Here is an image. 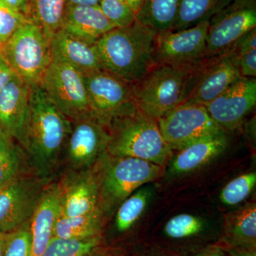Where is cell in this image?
Wrapping results in <instances>:
<instances>
[{"mask_svg":"<svg viewBox=\"0 0 256 256\" xmlns=\"http://www.w3.org/2000/svg\"><path fill=\"white\" fill-rule=\"evenodd\" d=\"M205 222L201 217L181 214L170 218L164 226V233L168 237L182 239L194 236L205 228Z\"/></svg>","mask_w":256,"mask_h":256,"instance_id":"obj_30","label":"cell"},{"mask_svg":"<svg viewBox=\"0 0 256 256\" xmlns=\"http://www.w3.org/2000/svg\"><path fill=\"white\" fill-rule=\"evenodd\" d=\"M154 194L153 186H143L120 204L114 218V225L118 232H126L137 223L146 212Z\"/></svg>","mask_w":256,"mask_h":256,"instance_id":"obj_26","label":"cell"},{"mask_svg":"<svg viewBox=\"0 0 256 256\" xmlns=\"http://www.w3.org/2000/svg\"><path fill=\"white\" fill-rule=\"evenodd\" d=\"M255 28L256 0H233L210 21L206 57L228 52L240 37Z\"/></svg>","mask_w":256,"mask_h":256,"instance_id":"obj_11","label":"cell"},{"mask_svg":"<svg viewBox=\"0 0 256 256\" xmlns=\"http://www.w3.org/2000/svg\"><path fill=\"white\" fill-rule=\"evenodd\" d=\"M172 150H180L203 138L226 132L210 117L206 106L183 102L158 120Z\"/></svg>","mask_w":256,"mask_h":256,"instance_id":"obj_8","label":"cell"},{"mask_svg":"<svg viewBox=\"0 0 256 256\" xmlns=\"http://www.w3.org/2000/svg\"><path fill=\"white\" fill-rule=\"evenodd\" d=\"M224 238L229 247L256 250V203L247 204L226 216Z\"/></svg>","mask_w":256,"mask_h":256,"instance_id":"obj_22","label":"cell"},{"mask_svg":"<svg viewBox=\"0 0 256 256\" xmlns=\"http://www.w3.org/2000/svg\"><path fill=\"white\" fill-rule=\"evenodd\" d=\"M24 154L16 142L0 154V190L22 174Z\"/></svg>","mask_w":256,"mask_h":256,"instance_id":"obj_31","label":"cell"},{"mask_svg":"<svg viewBox=\"0 0 256 256\" xmlns=\"http://www.w3.org/2000/svg\"><path fill=\"white\" fill-rule=\"evenodd\" d=\"M95 170L101 210L110 214L128 196L146 184L156 180L162 168L146 160L118 158L107 152L94 166Z\"/></svg>","mask_w":256,"mask_h":256,"instance_id":"obj_4","label":"cell"},{"mask_svg":"<svg viewBox=\"0 0 256 256\" xmlns=\"http://www.w3.org/2000/svg\"><path fill=\"white\" fill-rule=\"evenodd\" d=\"M256 185V172L240 175L224 186L220 194V202L226 206H236L246 200Z\"/></svg>","mask_w":256,"mask_h":256,"instance_id":"obj_28","label":"cell"},{"mask_svg":"<svg viewBox=\"0 0 256 256\" xmlns=\"http://www.w3.org/2000/svg\"><path fill=\"white\" fill-rule=\"evenodd\" d=\"M100 240V237L88 240L53 238L42 256H87Z\"/></svg>","mask_w":256,"mask_h":256,"instance_id":"obj_29","label":"cell"},{"mask_svg":"<svg viewBox=\"0 0 256 256\" xmlns=\"http://www.w3.org/2000/svg\"><path fill=\"white\" fill-rule=\"evenodd\" d=\"M52 60L68 64L86 75L104 70L95 44L78 40L60 30L50 38Z\"/></svg>","mask_w":256,"mask_h":256,"instance_id":"obj_20","label":"cell"},{"mask_svg":"<svg viewBox=\"0 0 256 256\" xmlns=\"http://www.w3.org/2000/svg\"><path fill=\"white\" fill-rule=\"evenodd\" d=\"M60 215V183L47 184L31 220L32 244L30 256H42L54 238L56 222Z\"/></svg>","mask_w":256,"mask_h":256,"instance_id":"obj_18","label":"cell"},{"mask_svg":"<svg viewBox=\"0 0 256 256\" xmlns=\"http://www.w3.org/2000/svg\"><path fill=\"white\" fill-rule=\"evenodd\" d=\"M188 256H224V254L222 248L214 247L204 250V252H200V254Z\"/></svg>","mask_w":256,"mask_h":256,"instance_id":"obj_42","label":"cell"},{"mask_svg":"<svg viewBox=\"0 0 256 256\" xmlns=\"http://www.w3.org/2000/svg\"><path fill=\"white\" fill-rule=\"evenodd\" d=\"M0 56L30 86L40 84L52 62L50 38L30 18L6 42Z\"/></svg>","mask_w":256,"mask_h":256,"instance_id":"obj_6","label":"cell"},{"mask_svg":"<svg viewBox=\"0 0 256 256\" xmlns=\"http://www.w3.org/2000/svg\"><path fill=\"white\" fill-rule=\"evenodd\" d=\"M72 122L40 84L30 86V111L22 150L34 174L50 182L63 158Z\"/></svg>","mask_w":256,"mask_h":256,"instance_id":"obj_1","label":"cell"},{"mask_svg":"<svg viewBox=\"0 0 256 256\" xmlns=\"http://www.w3.org/2000/svg\"><path fill=\"white\" fill-rule=\"evenodd\" d=\"M124 1L127 3L128 6L131 8L133 12L136 15V18H137V15L140 10L141 6H142L144 0H124Z\"/></svg>","mask_w":256,"mask_h":256,"instance_id":"obj_43","label":"cell"},{"mask_svg":"<svg viewBox=\"0 0 256 256\" xmlns=\"http://www.w3.org/2000/svg\"><path fill=\"white\" fill-rule=\"evenodd\" d=\"M87 256H110L108 255H106V254H104V252H96V248L94 250H92L90 254H88Z\"/></svg>","mask_w":256,"mask_h":256,"instance_id":"obj_45","label":"cell"},{"mask_svg":"<svg viewBox=\"0 0 256 256\" xmlns=\"http://www.w3.org/2000/svg\"><path fill=\"white\" fill-rule=\"evenodd\" d=\"M6 4L30 18V0H3Z\"/></svg>","mask_w":256,"mask_h":256,"instance_id":"obj_38","label":"cell"},{"mask_svg":"<svg viewBox=\"0 0 256 256\" xmlns=\"http://www.w3.org/2000/svg\"><path fill=\"white\" fill-rule=\"evenodd\" d=\"M210 20L192 28L158 34L154 62L164 65L186 66L206 58V38Z\"/></svg>","mask_w":256,"mask_h":256,"instance_id":"obj_13","label":"cell"},{"mask_svg":"<svg viewBox=\"0 0 256 256\" xmlns=\"http://www.w3.org/2000/svg\"><path fill=\"white\" fill-rule=\"evenodd\" d=\"M98 6L116 28L130 26L137 20L136 15L124 0H100Z\"/></svg>","mask_w":256,"mask_h":256,"instance_id":"obj_32","label":"cell"},{"mask_svg":"<svg viewBox=\"0 0 256 256\" xmlns=\"http://www.w3.org/2000/svg\"><path fill=\"white\" fill-rule=\"evenodd\" d=\"M14 142H15L12 138L0 127V154L6 150Z\"/></svg>","mask_w":256,"mask_h":256,"instance_id":"obj_39","label":"cell"},{"mask_svg":"<svg viewBox=\"0 0 256 256\" xmlns=\"http://www.w3.org/2000/svg\"><path fill=\"white\" fill-rule=\"evenodd\" d=\"M156 256V255H148V256Z\"/></svg>","mask_w":256,"mask_h":256,"instance_id":"obj_46","label":"cell"},{"mask_svg":"<svg viewBox=\"0 0 256 256\" xmlns=\"http://www.w3.org/2000/svg\"><path fill=\"white\" fill-rule=\"evenodd\" d=\"M92 114L108 124L110 120L133 102L132 84L105 70L84 75Z\"/></svg>","mask_w":256,"mask_h":256,"instance_id":"obj_15","label":"cell"},{"mask_svg":"<svg viewBox=\"0 0 256 256\" xmlns=\"http://www.w3.org/2000/svg\"><path fill=\"white\" fill-rule=\"evenodd\" d=\"M40 84L57 108L70 121L95 116L84 74L68 64L52 60Z\"/></svg>","mask_w":256,"mask_h":256,"instance_id":"obj_7","label":"cell"},{"mask_svg":"<svg viewBox=\"0 0 256 256\" xmlns=\"http://www.w3.org/2000/svg\"><path fill=\"white\" fill-rule=\"evenodd\" d=\"M16 74L8 63L4 60L2 57L0 56V94L2 92L5 86L13 78L16 76Z\"/></svg>","mask_w":256,"mask_h":256,"instance_id":"obj_37","label":"cell"},{"mask_svg":"<svg viewBox=\"0 0 256 256\" xmlns=\"http://www.w3.org/2000/svg\"><path fill=\"white\" fill-rule=\"evenodd\" d=\"M30 86L16 75L0 94V127L22 149L30 111Z\"/></svg>","mask_w":256,"mask_h":256,"instance_id":"obj_17","label":"cell"},{"mask_svg":"<svg viewBox=\"0 0 256 256\" xmlns=\"http://www.w3.org/2000/svg\"><path fill=\"white\" fill-rule=\"evenodd\" d=\"M72 122L63 154L68 173L94 168L107 152L110 139L108 124L95 116Z\"/></svg>","mask_w":256,"mask_h":256,"instance_id":"obj_10","label":"cell"},{"mask_svg":"<svg viewBox=\"0 0 256 256\" xmlns=\"http://www.w3.org/2000/svg\"><path fill=\"white\" fill-rule=\"evenodd\" d=\"M196 64H156L132 84L133 102L146 116L158 120L184 102L190 73Z\"/></svg>","mask_w":256,"mask_h":256,"instance_id":"obj_5","label":"cell"},{"mask_svg":"<svg viewBox=\"0 0 256 256\" xmlns=\"http://www.w3.org/2000/svg\"><path fill=\"white\" fill-rule=\"evenodd\" d=\"M242 77L237 58L229 50L206 57L192 68L184 102L206 106Z\"/></svg>","mask_w":256,"mask_h":256,"instance_id":"obj_9","label":"cell"},{"mask_svg":"<svg viewBox=\"0 0 256 256\" xmlns=\"http://www.w3.org/2000/svg\"><path fill=\"white\" fill-rule=\"evenodd\" d=\"M239 72L244 78H256V50H250L237 58Z\"/></svg>","mask_w":256,"mask_h":256,"instance_id":"obj_36","label":"cell"},{"mask_svg":"<svg viewBox=\"0 0 256 256\" xmlns=\"http://www.w3.org/2000/svg\"><path fill=\"white\" fill-rule=\"evenodd\" d=\"M233 0H180L172 28L176 32L210 20L228 6Z\"/></svg>","mask_w":256,"mask_h":256,"instance_id":"obj_24","label":"cell"},{"mask_svg":"<svg viewBox=\"0 0 256 256\" xmlns=\"http://www.w3.org/2000/svg\"><path fill=\"white\" fill-rule=\"evenodd\" d=\"M256 104V78L242 77L205 106L215 124L227 132L242 127Z\"/></svg>","mask_w":256,"mask_h":256,"instance_id":"obj_14","label":"cell"},{"mask_svg":"<svg viewBox=\"0 0 256 256\" xmlns=\"http://www.w3.org/2000/svg\"><path fill=\"white\" fill-rule=\"evenodd\" d=\"M48 181L20 174L0 190V234H8L30 222Z\"/></svg>","mask_w":256,"mask_h":256,"instance_id":"obj_12","label":"cell"},{"mask_svg":"<svg viewBox=\"0 0 256 256\" xmlns=\"http://www.w3.org/2000/svg\"><path fill=\"white\" fill-rule=\"evenodd\" d=\"M228 146L226 132L192 143L172 156L168 173L170 176L188 174L202 168L222 154Z\"/></svg>","mask_w":256,"mask_h":256,"instance_id":"obj_19","label":"cell"},{"mask_svg":"<svg viewBox=\"0 0 256 256\" xmlns=\"http://www.w3.org/2000/svg\"><path fill=\"white\" fill-rule=\"evenodd\" d=\"M158 34L137 20L107 32L95 44L102 68L128 84L139 82L156 65Z\"/></svg>","mask_w":256,"mask_h":256,"instance_id":"obj_2","label":"cell"},{"mask_svg":"<svg viewBox=\"0 0 256 256\" xmlns=\"http://www.w3.org/2000/svg\"><path fill=\"white\" fill-rule=\"evenodd\" d=\"M104 216L105 214L102 210L80 216L60 215L56 222L54 238L73 240L99 238L104 227Z\"/></svg>","mask_w":256,"mask_h":256,"instance_id":"obj_23","label":"cell"},{"mask_svg":"<svg viewBox=\"0 0 256 256\" xmlns=\"http://www.w3.org/2000/svg\"><path fill=\"white\" fill-rule=\"evenodd\" d=\"M116 28L98 6H66L60 30L78 40L95 44Z\"/></svg>","mask_w":256,"mask_h":256,"instance_id":"obj_21","label":"cell"},{"mask_svg":"<svg viewBox=\"0 0 256 256\" xmlns=\"http://www.w3.org/2000/svg\"><path fill=\"white\" fill-rule=\"evenodd\" d=\"M6 234H0V256H2Z\"/></svg>","mask_w":256,"mask_h":256,"instance_id":"obj_44","label":"cell"},{"mask_svg":"<svg viewBox=\"0 0 256 256\" xmlns=\"http://www.w3.org/2000/svg\"><path fill=\"white\" fill-rule=\"evenodd\" d=\"M31 244L30 220L16 230L6 234L2 256H30Z\"/></svg>","mask_w":256,"mask_h":256,"instance_id":"obj_33","label":"cell"},{"mask_svg":"<svg viewBox=\"0 0 256 256\" xmlns=\"http://www.w3.org/2000/svg\"><path fill=\"white\" fill-rule=\"evenodd\" d=\"M66 0H30V18L48 38L62 28Z\"/></svg>","mask_w":256,"mask_h":256,"instance_id":"obj_27","label":"cell"},{"mask_svg":"<svg viewBox=\"0 0 256 256\" xmlns=\"http://www.w3.org/2000/svg\"><path fill=\"white\" fill-rule=\"evenodd\" d=\"M180 0H144L137 21L158 34L170 32L174 26Z\"/></svg>","mask_w":256,"mask_h":256,"instance_id":"obj_25","label":"cell"},{"mask_svg":"<svg viewBox=\"0 0 256 256\" xmlns=\"http://www.w3.org/2000/svg\"><path fill=\"white\" fill-rule=\"evenodd\" d=\"M60 188V216H80L102 210L98 183L94 168L69 172Z\"/></svg>","mask_w":256,"mask_h":256,"instance_id":"obj_16","label":"cell"},{"mask_svg":"<svg viewBox=\"0 0 256 256\" xmlns=\"http://www.w3.org/2000/svg\"><path fill=\"white\" fill-rule=\"evenodd\" d=\"M107 154L134 158L164 166L173 151L160 132L158 120L152 118L131 102L110 120Z\"/></svg>","mask_w":256,"mask_h":256,"instance_id":"obj_3","label":"cell"},{"mask_svg":"<svg viewBox=\"0 0 256 256\" xmlns=\"http://www.w3.org/2000/svg\"><path fill=\"white\" fill-rule=\"evenodd\" d=\"M30 18L0 0V53L14 32Z\"/></svg>","mask_w":256,"mask_h":256,"instance_id":"obj_34","label":"cell"},{"mask_svg":"<svg viewBox=\"0 0 256 256\" xmlns=\"http://www.w3.org/2000/svg\"><path fill=\"white\" fill-rule=\"evenodd\" d=\"M100 0H66V6H98Z\"/></svg>","mask_w":256,"mask_h":256,"instance_id":"obj_41","label":"cell"},{"mask_svg":"<svg viewBox=\"0 0 256 256\" xmlns=\"http://www.w3.org/2000/svg\"><path fill=\"white\" fill-rule=\"evenodd\" d=\"M228 252L230 256H256V250L229 247Z\"/></svg>","mask_w":256,"mask_h":256,"instance_id":"obj_40","label":"cell"},{"mask_svg":"<svg viewBox=\"0 0 256 256\" xmlns=\"http://www.w3.org/2000/svg\"><path fill=\"white\" fill-rule=\"evenodd\" d=\"M254 50H256V28L240 37L228 50L238 58Z\"/></svg>","mask_w":256,"mask_h":256,"instance_id":"obj_35","label":"cell"}]
</instances>
